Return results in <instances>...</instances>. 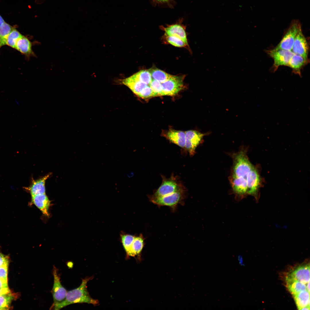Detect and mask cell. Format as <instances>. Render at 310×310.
Returning <instances> with one entry per match:
<instances>
[{
	"label": "cell",
	"mask_w": 310,
	"mask_h": 310,
	"mask_svg": "<svg viewBox=\"0 0 310 310\" xmlns=\"http://www.w3.org/2000/svg\"><path fill=\"white\" fill-rule=\"evenodd\" d=\"M93 278V277L91 276L83 279L78 287L67 291L64 300L55 305L51 309L59 310L67 305L76 303H87L94 305H98V300L92 298L87 290V283Z\"/></svg>",
	"instance_id": "6da1fadb"
},
{
	"label": "cell",
	"mask_w": 310,
	"mask_h": 310,
	"mask_svg": "<svg viewBox=\"0 0 310 310\" xmlns=\"http://www.w3.org/2000/svg\"><path fill=\"white\" fill-rule=\"evenodd\" d=\"M161 176L162 182L161 185L150 197H161L186 190V188L177 176L173 174L168 178H167L163 175H161Z\"/></svg>",
	"instance_id": "7a4b0ae2"
},
{
	"label": "cell",
	"mask_w": 310,
	"mask_h": 310,
	"mask_svg": "<svg viewBox=\"0 0 310 310\" xmlns=\"http://www.w3.org/2000/svg\"><path fill=\"white\" fill-rule=\"evenodd\" d=\"M232 156L234 162L232 176L247 179V174L253 166L249 160L245 152L241 150Z\"/></svg>",
	"instance_id": "3957f363"
},
{
	"label": "cell",
	"mask_w": 310,
	"mask_h": 310,
	"mask_svg": "<svg viewBox=\"0 0 310 310\" xmlns=\"http://www.w3.org/2000/svg\"><path fill=\"white\" fill-rule=\"evenodd\" d=\"M301 28L299 21L297 20H292L282 39L274 49L291 51L296 36Z\"/></svg>",
	"instance_id": "277c9868"
},
{
	"label": "cell",
	"mask_w": 310,
	"mask_h": 310,
	"mask_svg": "<svg viewBox=\"0 0 310 310\" xmlns=\"http://www.w3.org/2000/svg\"><path fill=\"white\" fill-rule=\"evenodd\" d=\"M186 191V190L179 191L157 197L150 196L149 198L151 201L154 204L159 206H167L174 209L184 199Z\"/></svg>",
	"instance_id": "5b68a950"
},
{
	"label": "cell",
	"mask_w": 310,
	"mask_h": 310,
	"mask_svg": "<svg viewBox=\"0 0 310 310\" xmlns=\"http://www.w3.org/2000/svg\"><path fill=\"white\" fill-rule=\"evenodd\" d=\"M53 274L54 282L51 293L53 295V302L50 309L55 305L63 301L66 297L67 291L61 283L58 269L54 266Z\"/></svg>",
	"instance_id": "8992f818"
},
{
	"label": "cell",
	"mask_w": 310,
	"mask_h": 310,
	"mask_svg": "<svg viewBox=\"0 0 310 310\" xmlns=\"http://www.w3.org/2000/svg\"><path fill=\"white\" fill-rule=\"evenodd\" d=\"M184 76L171 75L166 81L161 83L163 96H173L177 94L184 87Z\"/></svg>",
	"instance_id": "52a82bcc"
},
{
	"label": "cell",
	"mask_w": 310,
	"mask_h": 310,
	"mask_svg": "<svg viewBox=\"0 0 310 310\" xmlns=\"http://www.w3.org/2000/svg\"><path fill=\"white\" fill-rule=\"evenodd\" d=\"M185 143L184 148L189 153L191 156L195 154V150L199 144L205 134L194 130L185 132Z\"/></svg>",
	"instance_id": "ba28073f"
},
{
	"label": "cell",
	"mask_w": 310,
	"mask_h": 310,
	"mask_svg": "<svg viewBox=\"0 0 310 310\" xmlns=\"http://www.w3.org/2000/svg\"><path fill=\"white\" fill-rule=\"evenodd\" d=\"M268 53L273 59V66L275 70L280 66H288L291 58L294 54L290 51L274 49L269 51Z\"/></svg>",
	"instance_id": "9c48e42d"
},
{
	"label": "cell",
	"mask_w": 310,
	"mask_h": 310,
	"mask_svg": "<svg viewBox=\"0 0 310 310\" xmlns=\"http://www.w3.org/2000/svg\"><path fill=\"white\" fill-rule=\"evenodd\" d=\"M291 51L308 60L309 47L307 42L303 35L301 28L298 32L294 41Z\"/></svg>",
	"instance_id": "30bf717a"
},
{
	"label": "cell",
	"mask_w": 310,
	"mask_h": 310,
	"mask_svg": "<svg viewBox=\"0 0 310 310\" xmlns=\"http://www.w3.org/2000/svg\"><path fill=\"white\" fill-rule=\"evenodd\" d=\"M286 278L307 283L310 281L309 264L299 266L294 268L288 274Z\"/></svg>",
	"instance_id": "8fae6325"
},
{
	"label": "cell",
	"mask_w": 310,
	"mask_h": 310,
	"mask_svg": "<svg viewBox=\"0 0 310 310\" xmlns=\"http://www.w3.org/2000/svg\"><path fill=\"white\" fill-rule=\"evenodd\" d=\"M161 135L170 142L184 149L185 143V132L170 129L162 133Z\"/></svg>",
	"instance_id": "7c38bea8"
},
{
	"label": "cell",
	"mask_w": 310,
	"mask_h": 310,
	"mask_svg": "<svg viewBox=\"0 0 310 310\" xmlns=\"http://www.w3.org/2000/svg\"><path fill=\"white\" fill-rule=\"evenodd\" d=\"M31 203L34 204L45 216L49 217L51 201L46 193L31 196Z\"/></svg>",
	"instance_id": "4fadbf2b"
},
{
	"label": "cell",
	"mask_w": 310,
	"mask_h": 310,
	"mask_svg": "<svg viewBox=\"0 0 310 310\" xmlns=\"http://www.w3.org/2000/svg\"><path fill=\"white\" fill-rule=\"evenodd\" d=\"M247 193L255 195L260 184L259 175L257 170L253 167L249 172L247 176Z\"/></svg>",
	"instance_id": "5bb4252c"
},
{
	"label": "cell",
	"mask_w": 310,
	"mask_h": 310,
	"mask_svg": "<svg viewBox=\"0 0 310 310\" xmlns=\"http://www.w3.org/2000/svg\"><path fill=\"white\" fill-rule=\"evenodd\" d=\"M51 175L49 173L36 180L32 179L30 185L26 188L31 196L38 194L46 193L45 182Z\"/></svg>",
	"instance_id": "9a60e30c"
},
{
	"label": "cell",
	"mask_w": 310,
	"mask_h": 310,
	"mask_svg": "<svg viewBox=\"0 0 310 310\" xmlns=\"http://www.w3.org/2000/svg\"><path fill=\"white\" fill-rule=\"evenodd\" d=\"M164 31L166 36H174L182 39L185 43L188 44L184 26L179 23L168 25L165 27H161Z\"/></svg>",
	"instance_id": "2e32d148"
},
{
	"label": "cell",
	"mask_w": 310,
	"mask_h": 310,
	"mask_svg": "<svg viewBox=\"0 0 310 310\" xmlns=\"http://www.w3.org/2000/svg\"><path fill=\"white\" fill-rule=\"evenodd\" d=\"M232 189L237 196L242 197L247 193L246 179L232 176L231 181Z\"/></svg>",
	"instance_id": "e0dca14e"
},
{
	"label": "cell",
	"mask_w": 310,
	"mask_h": 310,
	"mask_svg": "<svg viewBox=\"0 0 310 310\" xmlns=\"http://www.w3.org/2000/svg\"><path fill=\"white\" fill-rule=\"evenodd\" d=\"M32 46V43L30 41L23 35L18 40L15 49L27 57H30L35 56Z\"/></svg>",
	"instance_id": "ac0fdd59"
},
{
	"label": "cell",
	"mask_w": 310,
	"mask_h": 310,
	"mask_svg": "<svg viewBox=\"0 0 310 310\" xmlns=\"http://www.w3.org/2000/svg\"><path fill=\"white\" fill-rule=\"evenodd\" d=\"M122 83L137 96L142 90L148 85L137 80L133 75L123 80Z\"/></svg>",
	"instance_id": "d6986e66"
},
{
	"label": "cell",
	"mask_w": 310,
	"mask_h": 310,
	"mask_svg": "<svg viewBox=\"0 0 310 310\" xmlns=\"http://www.w3.org/2000/svg\"><path fill=\"white\" fill-rule=\"evenodd\" d=\"M308 61V60L305 59L301 56L294 54L291 58L288 66L290 67L294 73L301 75V69Z\"/></svg>",
	"instance_id": "ffe728a7"
},
{
	"label": "cell",
	"mask_w": 310,
	"mask_h": 310,
	"mask_svg": "<svg viewBox=\"0 0 310 310\" xmlns=\"http://www.w3.org/2000/svg\"><path fill=\"white\" fill-rule=\"evenodd\" d=\"M298 309L310 306L309 292L307 290L301 291L292 295Z\"/></svg>",
	"instance_id": "44dd1931"
},
{
	"label": "cell",
	"mask_w": 310,
	"mask_h": 310,
	"mask_svg": "<svg viewBox=\"0 0 310 310\" xmlns=\"http://www.w3.org/2000/svg\"><path fill=\"white\" fill-rule=\"evenodd\" d=\"M286 282L287 288L292 295L307 290L305 284L300 281L286 278Z\"/></svg>",
	"instance_id": "7402d4cb"
},
{
	"label": "cell",
	"mask_w": 310,
	"mask_h": 310,
	"mask_svg": "<svg viewBox=\"0 0 310 310\" xmlns=\"http://www.w3.org/2000/svg\"><path fill=\"white\" fill-rule=\"evenodd\" d=\"M144 246V240L142 237H135L128 250L126 252L128 256H134L139 254Z\"/></svg>",
	"instance_id": "603a6c76"
},
{
	"label": "cell",
	"mask_w": 310,
	"mask_h": 310,
	"mask_svg": "<svg viewBox=\"0 0 310 310\" xmlns=\"http://www.w3.org/2000/svg\"><path fill=\"white\" fill-rule=\"evenodd\" d=\"M150 72L152 79L157 80L162 83L168 79L171 75L157 68L150 69Z\"/></svg>",
	"instance_id": "cb8c5ba5"
},
{
	"label": "cell",
	"mask_w": 310,
	"mask_h": 310,
	"mask_svg": "<svg viewBox=\"0 0 310 310\" xmlns=\"http://www.w3.org/2000/svg\"><path fill=\"white\" fill-rule=\"evenodd\" d=\"M15 294L10 292L0 295V310L9 309L12 301L16 296Z\"/></svg>",
	"instance_id": "d4e9b609"
},
{
	"label": "cell",
	"mask_w": 310,
	"mask_h": 310,
	"mask_svg": "<svg viewBox=\"0 0 310 310\" xmlns=\"http://www.w3.org/2000/svg\"><path fill=\"white\" fill-rule=\"evenodd\" d=\"M13 28L5 22L0 26V49L6 45L8 36Z\"/></svg>",
	"instance_id": "484cf974"
},
{
	"label": "cell",
	"mask_w": 310,
	"mask_h": 310,
	"mask_svg": "<svg viewBox=\"0 0 310 310\" xmlns=\"http://www.w3.org/2000/svg\"><path fill=\"white\" fill-rule=\"evenodd\" d=\"M23 36L17 30L14 28L8 36L6 45L15 49L18 40Z\"/></svg>",
	"instance_id": "4316f807"
},
{
	"label": "cell",
	"mask_w": 310,
	"mask_h": 310,
	"mask_svg": "<svg viewBox=\"0 0 310 310\" xmlns=\"http://www.w3.org/2000/svg\"><path fill=\"white\" fill-rule=\"evenodd\" d=\"M132 75L137 80L148 85H149L152 80L150 72L147 70H141Z\"/></svg>",
	"instance_id": "83f0119b"
},
{
	"label": "cell",
	"mask_w": 310,
	"mask_h": 310,
	"mask_svg": "<svg viewBox=\"0 0 310 310\" xmlns=\"http://www.w3.org/2000/svg\"><path fill=\"white\" fill-rule=\"evenodd\" d=\"M166 37L167 42L174 46L180 47L188 46V44L178 37L174 36H166Z\"/></svg>",
	"instance_id": "f1b7e54d"
},
{
	"label": "cell",
	"mask_w": 310,
	"mask_h": 310,
	"mask_svg": "<svg viewBox=\"0 0 310 310\" xmlns=\"http://www.w3.org/2000/svg\"><path fill=\"white\" fill-rule=\"evenodd\" d=\"M149 86L154 93L156 96H163L161 83L157 80L152 79Z\"/></svg>",
	"instance_id": "f546056e"
},
{
	"label": "cell",
	"mask_w": 310,
	"mask_h": 310,
	"mask_svg": "<svg viewBox=\"0 0 310 310\" xmlns=\"http://www.w3.org/2000/svg\"><path fill=\"white\" fill-rule=\"evenodd\" d=\"M135 236L130 235L123 234L121 235V239L124 248L126 252L133 242Z\"/></svg>",
	"instance_id": "4dcf8cb0"
},
{
	"label": "cell",
	"mask_w": 310,
	"mask_h": 310,
	"mask_svg": "<svg viewBox=\"0 0 310 310\" xmlns=\"http://www.w3.org/2000/svg\"><path fill=\"white\" fill-rule=\"evenodd\" d=\"M143 99H147L155 97V95L149 85L144 88L138 96Z\"/></svg>",
	"instance_id": "1f68e13d"
},
{
	"label": "cell",
	"mask_w": 310,
	"mask_h": 310,
	"mask_svg": "<svg viewBox=\"0 0 310 310\" xmlns=\"http://www.w3.org/2000/svg\"><path fill=\"white\" fill-rule=\"evenodd\" d=\"M7 266L0 267V278L7 281L8 272Z\"/></svg>",
	"instance_id": "d6a6232c"
},
{
	"label": "cell",
	"mask_w": 310,
	"mask_h": 310,
	"mask_svg": "<svg viewBox=\"0 0 310 310\" xmlns=\"http://www.w3.org/2000/svg\"><path fill=\"white\" fill-rule=\"evenodd\" d=\"M151 1L155 5H166L170 6L174 0H151Z\"/></svg>",
	"instance_id": "836d02e7"
},
{
	"label": "cell",
	"mask_w": 310,
	"mask_h": 310,
	"mask_svg": "<svg viewBox=\"0 0 310 310\" xmlns=\"http://www.w3.org/2000/svg\"><path fill=\"white\" fill-rule=\"evenodd\" d=\"M9 263V257L0 253V267L8 266Z\"/></svg>",
	"instance_id": "e575fe53"
},
{
	"label": "cell",
	"mask_w": 310,
	"mask_h": 310,
	"mask_svg": "<svg viewBox=\"0 0 310 310\" xmlns=\"http://www.w3.org/2000/svg\"><path fill=\"white\" fill-rule=\"evenodd\" d=\"M8 287L7 282L0 278V288Z\"/></svg>",
	"instance_id": "d590c367"
},
{
	"label": "cell",
	"mask_w": 310,
	"mask_h": 310,
	"mask_svg": "<svg viewBox=\"0 0 310 310\" xmlns=\"http://www.w3.org/2000/svg\"><path fill=\"white\" fill-rule=\"evenodd\" d=\"M8 287L0 288V295L8 293L10 292Z\"/></svg>",
	"instance_id": "8d00e7d4"
},
{
	"label": "cell",
	"mask_w": 310,
	"mask_h": 310,
	"mask_svg": "<svg viewBox=\"0 0 310 310\" xmlns=\"http://www.w3.org/2000/svg\"><path fill=\"white\" fill-rule=\"evenodd\" d=\"M237 259L239 264L241 266H243L244 264L243 258L242 256L241 255H239Z\"/></svg>",
	"instance_id": "74e56055"
},
{
	"label": "cell",
	"mask_w": 310,
	"mask_h": 310,
	"mask_svg": "<svg viewBox=\"0 0 310 310\" xmlns=\"http://www.w3.org/2000/svg\"><path fill=\"white\" fill-rule=\"evenodd\" d=\"M5 22L0 15V26Z\"/></svg>",
	"instance_id": "f35d334b"
}]
</instances>
